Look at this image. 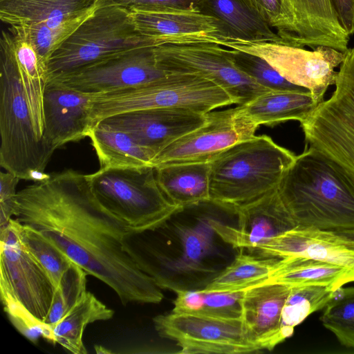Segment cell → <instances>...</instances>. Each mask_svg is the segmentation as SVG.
Segmentation results:
<instances>
[{
  "instance_id": "cell-1",
  "label": "cell",
  "mask_w": 354,
  "mask_h": 354,
  "mask_svg": "<svg viewBox=\"0 0 354 354\" xmlns=\"http://www.w3.org/2000/svg\"><path fill=\"white\" fill-rule=\"evenodd\" d=\"M12 214L112 288L123 305L162 300L155 280L123 248L132 231L97 200L87 174L67 169L35 182L17 192Z\"/></svg>"
},
{
  "instance_id": "cell-2",
  "label": "cell",
  "mask_w": 354,
  "mask_h": 354,
  "mask_svg": "<svg viewBox=\"0 0 354 354\" xmlns=\"http://www.w3.org/2000/svg\"><path fill=\"white\" fill-rule=\"evenodd\" d=\"M277 191L297 227L354 230V175L319 151L296 156Z\"/></svg>"
},
{
  "instance_id": "cell-3",
  "label": "cell",
  "mask_w": 354,
  "mask_h": 354,
  "mask_svg": "<svg viewBox=\"0 0 354 354\" xmlns=\"http://www.w3.org/2000/svg\"><path fill=\"white\" fill-rule=\"evenodd\" d=\"M296 156L268 136H254L210 162L209 198L236 214L277 189Z\"/></svg>"
},
{
  "instance_id": "cell-4",
  "label": "cell",
  "mask_w": 354,
  "mask_h": 354,
  "mask_svg": "<svg viewBox=\"0 0 354 354\" xmlns=\"http://www.w3.org/2000/svg\"><path fill=\"white\" fill-rule=\"evenodd\" d=\"M0 165L20 179L39 182L52 156L37 136L22 87L12 36L0 39Z\"/></svg>"
},
{
  "instance_id": "cell-5",
  "label": "cell",
  "mask_w": 354,
  "mask_h": 354,
  "mask_svg": "<svg viewBox=\"0 0 354 354\" xmlns=\"http://www.w3.org/2000/svg\"><path fill=\"white\" fill-rule=\"evenodd\" d=\"M234 104L235 100L210 80L197 75L169 73L135 88L93 94L90 118L93 127L112 115L140 109L176 108L207 113Z\"/></svg>"
},
{
  "instance_id": "cell-6",
  "label": "cell",
  "mask_w": 354,
  "mask_h": 354,
  "mask_svg": "<svg viewBox=\"0 0 354 354\" xmlns=\"http://www.w3.org/2000/svg\"><path fill=\"white\" fill-rule=\"evenodd\" d=\"M136 30L130 11L110 0L97 8L65 39L47 63L48 80L127 49L157 46Z\"/></svg>"
},
{
  "instance_id": "cell-7",
  "label": "cell",
  "mask_w": 354,
  "mask_h": 354,
  "mask_svg": "<svg viewBox=\"0 0 354 354\" xmlns=\"http://www.w3.org/2000/svg\"><path fill=\"white\" fill-rule=\"evenodd\" d=\"M87 175L100 203L133 232L156 230L183 209L164 195L152 166L100 168Z\"/></svg>"
},
{
  "instance_id": "cell-8",
  "label": "cell",
  "mask_w": 354,
  "mask_h": 354,
  "mask_svg": "<svg viewBox=\"0 0 354 354\" xmlns=\"http://www.w3.org/2000/svg\"><path fill=\"white\" fill-rule=\"evenodd\" d=\"M1 299L7 315L44 322L55 286L21 241L19 223L12 218L0 231Z\"/></svg>"
},
{
  "instance_id": "cell-9",
  "label": "cell",
  "mask_w": 354,
  "mask_h": 354,
  "mask_svg": "<svg viewBox=\"0 0 354 354\" xmlns=\"http://www.w3.org/2000/svg\"><path fill=\"white\" fill-rule=\"evenodd\" d=\"M335 85L331 96L300 124L306 146L354 175V48L344 53Z\"/></svg>"
},
{
  "instance_id": "cell-10",
  "label": "cell",
  "mask_w": 354,
  "mask_h": 354,
  "mask_svg": "<svg viewBox=\"0 0 354 354\" xmlns=\"http://www.w3.org/2000/svg\"><path fill=\"white\" fill-rule=\"evenodd\" d=\"M155 52L159 65L167 73L201 76L225 90L237 105L271 91L236 68L227 48L219 44H162L156 46Z\"/></svg>"
},
{
  "instance_id": "cell-11",
  "label": "cell",
  "mask_w": 354,
  "mask_h": 354,
  "mask_svg": "<svg viewBox=\"0 0 354 354\" xmlns=\"http://www.w3.org/2000/svg\"><path fill=\"white\" fill-rule=\"evenodd\" d=\"M225 47L264 59L288 82L308 90L318 105L328 88L335 84V69L344 58V53L324 46L308 50L272 42L236 41Z\"/></svg>"
},
{
  "instance_id": "cell-12",
  "label": "cell",
  "mask_w": 354,
  "mask_h": 354,
  "mask_svg": "<svg viewBox=\"0 0 354 354\" xmlns=\"http://www.w3.org/2000/svg\"><path fill=\"white\" fill-rule=\"evenodd\" d=\"M160 336L181 348L180 353H246L260 351L249 339L241 318L174 313L153 319Z\"/></svg>"
},
{
  "instance_id": "cell-13",
  "label": "cell",
  "mask_w": 354,
  "mask_h": 354,
  "mask_svg": "<svg viewBox=\"0 0 354 354\" xmlns=\"http://www.w3.org/2000/svg\"><path fill=\"white\" fill-rule=\"evenodd\" d=\"M155 46H144L127 49L48 80L91 94L140 86L169 74L159 65Z\"/></svg>"
},
{
  "instance_id": "cell-14",
  "label": "cell",
  "mask_w": 354,
  "mask_h": 354,
  "mask_svg": "<svg viewBox=\"0 0 354 354\" xmlns=\"http://www.w3.org/2000/svg\"><path fill=\"white\" fill-rule=\"evenodd\" d=\"M207 114L205 124L159 151L151 166L210 162L232 146L254 137L259 127L243 115L237 106Z\"/></svg>"
},
{
  "instance_id": "cell-15",
  "label": "cell",
  "mask_w": 354,
  "mask_h": 354,
  "mask_svg": "<svg viewBox=\"0 0 354 354\" xmlns=\"http://www.w3.org/2000/svg\"><path fill=\"white\" fill-rule=\"evenodd\" d=\"M93 94L82 92L48 80L43 100L42 141L53 155L62 146L87 137Z\"/></svg>"
},
{
  "instance_id": "cell-16",
  "label": "cell",
  "mask_w": 354,
  "mask_h": 354,
  "mask_svg": "<svg viewBox=\"0 0 354 354\" xmlns=\"http://www.w3.org/2000/svg\"><path fill=\"white\" fill-rule=\"evenodd\" d=\"M130 12L138 32L160 45L214 43L225 47L230 42L225 26L215 17L199 11Z\"/></svg>"
},
{
  "instance_id": "cell-17",
  "label": "cell",
  "mask_w": 354,
  "mask_h": 354,
  "mask_svg": "<svg viewBox=\"0 0 354 354\" xmlns=\"http://www.w3.org/2000/svg\"><path fill=\"white\" fill-rule=\"evenodd\" d=\"M207 113L184 109L153 108L116 114L100 122L129 133L157 154L205 124Z\"/></svg>"
},
{
  "instance_id": "cell-18",
  "label": "cell",
  "mask_w": 354,
  "mask_h": 354,
  "mask_svg": "<svg viewBox=\"0 0 354 354\" xmlns=\"http://www.w3.org/2000/svg\"><path fill=\"white\" fill-rule=\"evenodd\" d=\"M250 252L261 257H306L354 271V239L335 231L297 227L258 244Z\"/></svg>"
},
{
  "instance_id": "cell-19",
  "label": "cell",
  "mask_w": 354,
  "mask_h": 354,
  "mask_svg": "<svg viewBox=\"0 0 354 354\" xmlns=\"http://www.w3.org/2000/svg\"><path fill=\"white\" fill-rule=\"evenodd\" d=\"M236 217V227L213 217L212 227L216 234L234 248L249 251L259 243L297 227L277 189L239 209Z\"/></svg>"
},
{
  "instance_id": "cell-20",
  "label": "cell",
  "mask_w": 354,
  "mask_h": 354,
  "mask_svg": "<svg viewBox=\"0 0 354 354\" xmlns=\"http://www.w3.org/2000/svg\"><path fill=\"white\" fill-rule=\"evenodd\" d=\"M281 3L292 46L348 50L351 36L341 26L330 0H281Z\"/></svg>"
},
{
  "instance_id": "cell-21",
  "label": "cell",
  "mask_w": 354,
  "mask_h": 354,
  "mask_svg": "<svg viewBox=\"0 0 354 354\" xmlns=\"http://www.w3.org/2000/svg\"><path fill=\"white\" fill-rule=\"evenodd\" d=\"M292 287L265 283L243 290L241 319L250 340L259 350H272L284 341L281 312Z\"/></svg>"
},
{
  "instance_id": "cell-22",
  "label": "cell",
  "mask_w": 354,
  "mask_h": 354,
  "mask_svg": "<svg viewBox=\"0 0 354 354\" xmlns=\"http://www.w3.org/2000/svg\"><path fill=\"white\" fill-rule=\"evenodd\" d=\"M110 0H0V19L10 26H58L82 20Z\"/></svg>"
},
{
  "instance_id": "cell-23",
  "label": "cell",
  "mask_w": 354,
  "mask_h": 354,
  "mask_svg": "<svg viewBox=\"0 0 354 354\" xmlns=\"http://www.w3.org/2000/svg\"><path fill=\"white\" fill-rule=\"evenodd\" d=\"M199 11L215 17L225 26L230 39L228 44L250 41L287 44L258 12L243 0H203Z\"/></svg>"
},
{
  "instance_id": "cell-24",
  "label": "cell",
  "mask_w": 354,
  "mask_h": 354,
  "mask_svg": "<svg viewBox=\"0 0 354 354\" xmlns=\"http://www.w3.org/2000/svg\"><path fill=\"white\" fill-rule=\"evenodd\" d=\"M318 104L310 91H268L243 105L240 113L258 127L272 125L288 120L300 123L315 110Z\"/></svg>"
},
{
  "instance_id": "cell-25",
  "label": "cell",
  "mask_w": 354,
  "mask_h": 354,
  "mask_svg": "<svg viewBox=\"0 0 354 354\" xmlns=\"http://www.w3.org/2000/svg\"><path fill=\"white\" fill-rule=\"evenodd\" d=\"M155 169L160 189L174 205L183 209L210 199V162L172 164Z\"/></svg>"
},
{
  "instance_id": "cell-26",
  "label": "cell",
  "mask_w": 354,
  "mask_h": 354,
  "mask_svg": "<svg viewBox=\"0 0 354 354\" xmlns=\"http://www.w3.org/2000/svg\"><path fill=\"white\" fill-rule=\"evenodd\" d=\"M87 137L95 151L100 168L151 166L156 155L129 133L102 122L93 126Z\"/></svg>"
},
{
  "instance_id": "cell-27",
  "label": "cell",
  "mask_w": 354,
  "mask_h": 354,
  "mask_svg": "<svg viewBox=\"0 0 354 354\" xmlns=\"http://www.w3.org/2000/svg\"><path fill=\"white\" fill-rule=\"evenodd\" d=\"M351 282H354L351 269L306 257L288 256L281 258L279 268L266 283L290 287L323 286L337 290Z\"/></svg>"
},
{
  "instance_id": "cell-28",
  "label": "cell",
  "mask_w": 354,
  "mask_h": 354,
  "mask_svg": "<svg viewBox=\"0 0 354 354\" xmlns=\"http://www.w3.org/2000/svg\"><path fill=\"white\" fill-rule=\"evenodd\" d=\"M12 36L15 56L24 92L36 133L42 141L43 100L44 88L48 81L47 66L29 42L17 36Z\"/></svg>"
},
{
  "instance_id": "cell-29",
  "label": "cell",
  "mask_w": 354,
  "mask_h": 354,
  "mask_svg": "<svg viewBox=\"0 0 354 354\" xmlns=\"http://www.w3.org/2000/svg\"><path fill=\"white\" fill-rule=\"evenodd\" d=\"M114 312L100 301L91 292L52 327L54 343L59 344L74 354H86L83 334L86 326L96 321L112 318Z\"/></svg>"
},
{
  "instance_id": "cell-30",
  "label": "cell",
  "mask_w": 354,
  "mask_h": 354,
  "mask_svg": "<svg viewBox=\"0 0 354 354\" xmlns=\"http://www.w3.org/2000/svg\"><path fill=\"white\" fill-rule=\"evenodd\" d=\"M282 257H257L243 252L216 277L206 291L237 292L266 283L278 270Z\"/></svg>"
},
{
  "instance_id": "cell-31",
  "label": "cell",
  "mask_w": 354,
  "mask_h": 354,
  "mask_svg": "<svg viewBox=\"0 0 354 354\" xmlns=\"http://www.w3.org/2000/svg\"><path fill=\"white\" fill-rule=\"evenodd\" d=\"M172 312L222 318H241L243 291L218 292L175 289Z\"/></svg>"
},
{
  "instance_id": "cell-32",
  "label": "cell",
  "mask_w": 354,
  "mask_h": 354,
  "mask_svg": "<svg viewBox=\"0 0 354 354\" xmlns=\"http://www.w3.org/2000/svg\"><path fill=\"white\" fill-rule=\"evenodd\" d=\"M212 216L199 218L194 226L178 223L176 232L180 240L181 254L174 261H160L169 270L180 274L195 272L203 269V261L212 250L213 234Z\"/></svg>"
},
{
  "instance_id": "cell-33",
  "label": "cell",
  "mask_w": 354,
  "mask_h": 354,
  "mask_svg": "<svg viewBox=\"0 0 354 354\" xmlns=\"http://www.w3.org/2000/svg\"><path fill=\"white\" fill-rule=\"evenodd\" d=\"M336 290L323 286L292 287L281 312V334L290 337L295 327L314 312L324 308L333 299Z\"/></svg>"
},
{
  "instance_id": "cell-34",
  "label": "cell",
  "mask_w": 354,
  "mask_h": 354,
  "mask_svg": "<svg viewBox=\"0 0 354 354\" xmlns=\"http://www.w3.org/2000/svg\"><path fill=\"white\" fill-rule=\"evenodd\" d=\"M320 320L341 345L354 349V287L340 288L324 308Z\"/></svg>"
},
{
  "instance_id": "cell-35",
  "label": "cell",
  "mask_w": 354,
  "mask_h": 354,
  "mask_svg": "<svg viewBox=\"0 0 354 354\" xmlns=\"http://www.w3.org/2000/svg\"><path fill=\"white\" fill-rule=\"evenodd\" d=\"M86 19L58 26L43 23L12 26L10 32L29 42L47 66L53 53Z\"/></svg>"
},
{
  "instance_id": "cell-36",
  "label": "cell",
  "mask_w": 354,
  "mask_h": 354,
  "mask_svg": "<svg viewBox=\"0 0 354 354\" xmlns=\"http://www.w3.org/2000/svg\"><path fill=\"white\" fill-rule=\"evenodd\" d=\"M19 234L24 246L45 269L56 288L73 262L56 245L30 227L19 223Z\"/></svg>"
},
{
  "instance_id": "cell-37",
  "label": "cell",
  "mask_w": 354,
  "mask_h": 354,
  "mask_svg": "<svg viewBox=\"0 0 354 354\" xmlns=\"http://www.w3.org/2000/svg\"><path fill=\"white\" fill-rule=\"evenodd\" d=\"M87 274L80 266L71 263L55 290L44 324L52 328L82 298L86 292Z\"/></svg>"
},
{
  "instance_id": "cell-38",
  "label": "cell",
  "mask_w": 354,
  "mask_h": 354,
  "mask_svg": "<svg viewBox=\"0 0 354 354\" xmlns=\"http://www.w3.org/2000/svg\"><path fill=\"white\" fill-rule=\"evenodd\" d=\"M227 53L236 68L257 83L271 91H308L288 82L267 61L257 55L228 48H227Z\"/></svg>"
},
{
  "instance_id": "cell-39",
  "label": "cell",
  "mask_w": 354,
  "mask_h": 354,
  "mask_svg": "<svg viewBox=\"0 0 354 354\" xmlns=\"http://www.w3.org/2000/svg\"><path fill=\"white\" fill-rule=\"evenodd\" d=\"M250 6L263 20L282 38L291 45L290 28L286 19L281 0H248Z\"/></svg>"
},
{
  "instance_id": "cell-40",
  "label": "cell",
  "mask_w": 354,
  "mask_h": 354,
  "mask_svg": "<svg viewBox=\"0 0 354 354\" xmlns=\"http://www.w3.org/2000/svg\"><path fill=\"white\" fill-rule=\"evenodd\" d=\"M129 10L199 11L203 0H114ZM200 12V11H199Z\"/></svg>"
},
{
  "instance_id": "cell-41",
  "label": "cell",
  "mask_w": 354,
  "mask_h": 354,
  "mask_svg": "<svg viewBox=\"0 0 354 354\" xmlns=\"http://www.w3.org/2000/svg\"><path fill=\"white\" fill-rule=\"evenodd\" d=\"M20 178L9 171L0 173V231L3 230L12 218V209L17 185Z\"/></svg>"
},
{
  "instance_id": "cell-42",
  "label": "cell",
  "mask_w": 354,
  "mask_h": 354,
  "mask_svg": "<svg viewBox=\"0 0 354 354\" xmlns=\"http://www.w3.org/2000/svg\"><path fill=\"white\" fill-rule=\"evenodd\" d=\"M338 20L351 36L354 34V0H330Z\"/></svg>"
},
{
  "instance_id": "cell-43",
  "label": "cell",
  "mask_w": 354,
  "mask_h": 354,
  "mask_svg": "<svg viewBox=\"0 0 354 354\" xmlns=\"http://www.w3.org/2000/svg\"><path fill=\"white\" fill-rule=\"evenodd\" d=\"M95 348L96 353H111V351L106 350L104 348L102 347L101 346H95Z\"/></svg>"
},
{
  "instance_id": "cell-44",
  "label": "cell",
  "mask_w": 354,
  "mask_h": 354,
  "mask_svg": "<svg viewBox=\"0 0 354 354\" xmlns=\"http://www.w3.org/2000/svg\"><path fill=\"white\" fill-rule=\"evenodd\" d=\"M344 235L354 239V230L338 232Z\"/></svg>"
},
{
  "instance_id": "cell-45",
  "label": "cell",
  "mask_w": 354,
  "mask_h": 354,
  "mask_svg": "<svg viewBox=\"0 0 354 354\" xmlns=\"http://www.w3.org/2000/svg\"><path fill=\"white\" fill-rule=\"evenodd\" d=\"M243 1H245V2H246L248 4H249V5H250V3H249V2H248V0H243Z\"/></svg>"
}]
</instances>
